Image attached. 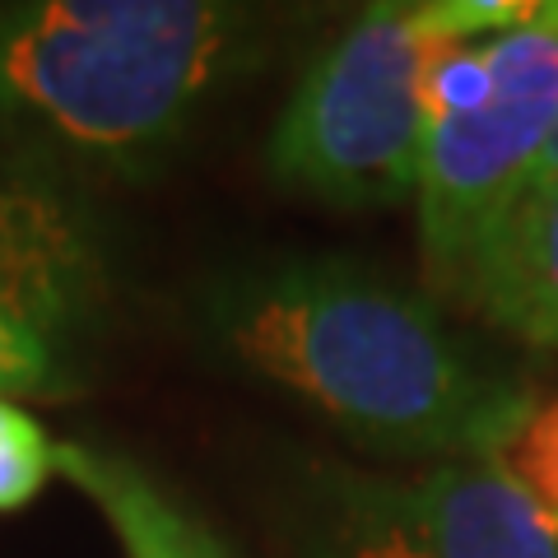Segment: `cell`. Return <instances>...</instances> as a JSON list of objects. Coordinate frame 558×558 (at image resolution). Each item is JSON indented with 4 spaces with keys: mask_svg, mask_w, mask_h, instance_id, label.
Wrapping results in <instances>:
<instances>
[{
    "mask_svg": "<svg viewBox=\"0 0 558 558\" xmlns=\"http://www.w3.org/2000/svg\"><path fill=\"white\" fill-rule=\"evenodd\" d=\"M270 20L215 0L0 5V126L108 178L154 172L266 57Z\"/></svg>",
    "mask_w": 558,
    "mask_h": 558,
    "instance_id": "7a4b0ae2",
    "label": "cell"
},
{
    "mask_svg": "<svg viewBox=\"0 0 558 558\" xmlns=\"http://www.w3.org/2000/svg\"><path fill=\"white\" fill-rule=\"evenodd\" d=\"M545 172H558V135H554V145H549V154H545V159H539V168H535V178H545ZM531 178V182H535ZM526 182V186H531Z\"/></svg>",
    "mask_w": 558,
    "mask_h": 558,
    "instance_id": "8fae6325",
    "label": "cell"
},
{
    "mask_svg": "<svg viewBox=\"0 0 558 558\" xmlns=\"http://www.w3.org/2000/svg\"><path fill=\"white\" fill-rule=\"evenodd\" d=\"M447 289L508 336L558 349V172L521 191Z\"/></svg>",
    "mask_w": 558,
    "mask_h": 558,
    "instance_id": "8992f818",
    "label": "cell"
},
{
    "mask_svg": "<svg viewBox=\"0 0 558 558\" xmlns=\"http://www.w3.org/2000/svg\"><path fill=\"white\" fill-rule=\"evenodd\" d=\"M57 475V442L20 405L0 400V512H20Z\"/></svg>",
    "mask_w": 558,
    "mask_h": 558,
    "instance_id": "9c48e42d",
    "label": "cell"
},
{
    "mask_svg": "<svg viewBox=\"0 0 558 558\" xmlns=\"http://www.w3.org/2000/svg\"><path fill=\"white\" fill-rule=\"evenodd\" d=\"M303 558H447L414 480L317 465L299 494Z\"/></svg>",
    "mask_w": 558,
    "mask_h": 558,
    "instance_id": "52a82bcc",
    "label": "cell"
},
{
    "mask_svg": "<svg viewBox=\"0 0 558 558\" xmlns=\"http://www.w3.org/2000/svg\"><path fill=\"white\" fill-rule=\"evenodd\" d=\"M57 475H65L102 512L126 558H238L191 502L126 451L57 442Z\"/></svg>",
    "mask_w": 558,
    "mask_h": 558,
    "instance_id": "ba28073f",
    "label": "cell"
},
{
    "mask_svg": "<svg viewBox=\"0 0 558 558\" xmlns=\"http://www.w3.org/2000/svg\"><path fill=\"white\" fill-rule=\"evenodd\" d=\"M201 322L223 359L391 457L494 461L535 405L428 299L344 256H275L219 275Z\"/></svg>",
    "mask_w": 558,
    "mask_h": 558,
    "instance_id": "6da1fadb",
    "label": "cell"
},
{
    "mask_svg": "<svg viewBox=\"0 0 558 558\" xmlns=\"http://www.w3.org/2000/svg\"><path fill=\"white\" fill-rule=\"evenodd\" d=\"M112 303V247L57 168H0V400L75 396Z\"/></svg>",
    "mask_w": 558,
    "mask_h": 558,
    "instance_id": "5b68a950",
    "label": "cell"
},
{
    "mask_svg": "<svg viewBox=\"0 0 558 558\" xmlns=\"http://www.w3.org/2000/svg\"><path fill=\"white\" fill-rule=\"evenodd\" d=\"M465 47L438 5H373L293 84L266 159L289 191L340 209L414 196L433 70Z\"/></svg>",
    "mask_w": 558,
    "mask_h": 558,
    "instance_id": "3957f363",
    "label": "cell"
},
{
    "mask_svg": "<svg viewBox=\"0 0 558 558\" xmlns=\"http://www.w3.org/2000/svg\"><path fill=\"white\" fill-rule=\"evenodd\" d=\"M494 461L526 488L539 502V512L558 526V396L535 400L531 414L521 418V428L502 442Z\"/></svg>",
    "mask_w": 558,
    "mask_h": 558,
    "instance_id": "30bf717a",
    "label": "cell"
},
{
    "mask_svg": "<svg viewBox=\"0 0 558 558\" xmlns=\"http://www.w3.org/2000/svg\"><path fill=\"white\" fill-rule=\"evenodd\" d=\"M558 135V0L433 70L418 163V247L447 289L480 238L526 191Z\"/></svg>",
    "mask_w": 558,
    "mask_h": 558,
    "instance_id": "277c9868",
    "label": "cell"
}]
</instances>
